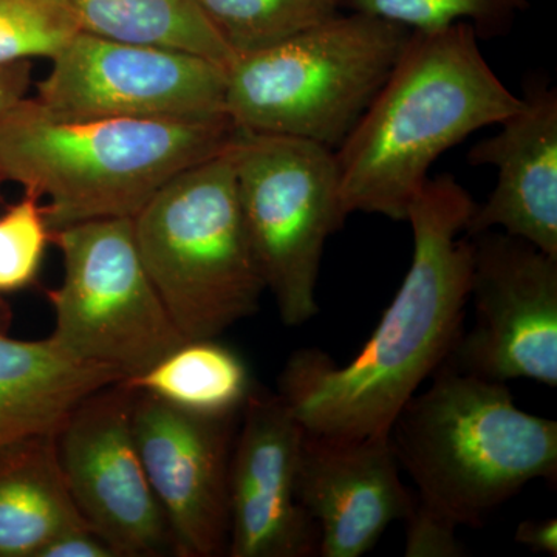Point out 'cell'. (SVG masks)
I'll return each mask as SVG.
<instances>
[{
  "label": "cell",
  "instance_id": "cell-1",
  "mask_svg": "<svg viewBox=\"0 0 557 557\" xmlns=\"http://www.w3.org/2000/svg\"><path fill=\"white\" fill-rule=\"evenodd\" d=\"M475 201L450 175L429 178L410 205L412 260L375 332L346 366L324 351L289 355L278 397L302 429L330 437L388 435L399 410L449 357L463 324Z\"/></svg>",
  "mask_w": 557,
  "mask_h": 557
},
{
  "label": "cell",
  "instance_id": "cell-2",
  "mask_svg": "<svg viewBox=\"0 0 557 557\" xmlns=\"http://www.w3.org/2000/svg\"><path fill=\"white\" fill-rule=\"evenodd\" d=\"M467 22L410 32L354 129L335 150L341 207L406 220L429 171L474 132L522 108L487 64Z\"/></svg>",
  "mask_w": 557,
  "mask_h": 557
},
{
  "label": "cell",
  "instance_id": "cell-3",
  "mask_svg": "<svg viewBox=\"0 0 557 557\" xmlns=\"http://www.w3.org/2000/svg\"><path fill=\"white\" fill-rule=\"evenodd\" d=\"M230 116L207 121L65 120L27 98L0 120V172L46 200L50 233L134 219L180 172L236 138Z\"/></svg>",
  "mask_w": 557,
  "mask_h": 557
},
{
  "label": "cell",
  "instance_id": "cell-4",
  "mask_svg": "<svg viewBox=\"0 0 557 557\" xmlns=\"http://www.w3.org/2000/svg\"><path fill=\"white\" fill-rule=\"evenodd\" d=\"M399 468L424 507L478 528L536 479L557 474V423L516 406L507 383L445 359L388 431Z\"/></svg>",
  "mask_w": 557,
  "mask_h": 557
},
{
  "label": "cell",
  "instance_id": "cell-5",
  "mask_svg": "<svg viewBox=\"0 0 557 557\" xmlns=\"http://www.w3.org/2000/svg\"><path fill=\"white\" fill-rule=\"evenodd\" d=\"M410 30L339 11L307 30L239 54L226 67V113L248 134L336 150L369 108Z\"/></svg>",
  "mask_w": 557,
  "mask_h": 557
},
{
  "label": "cell",
  "instance_id": "cell-6",
  "mask_svg": "<svg viewBox=\"0 0 557 557\" xmlns=\"http://www.w3.org/2000/svg\"><path fill=\"white\" fill-rule=\"evenodd\" d=\"M134 231L186 341L219 338L258 313L267 288L242 215L233 143L168 182L135 215Z\"/></svg>",
  "mask_w": 557,
  "mask_h": 557
},
{
  "label": "cell",
  "instance_id": "cell-7",
  "mask_svg": "<svg viewBox=\"0 0 557 557\" xmlns=\"http://www.w3.org/2000/svg\"><path fill=\"white\" fill-rule=\"evenodd\" d=\"M245 228L278 318L318 317L325 242L346 222L335 150L307 139L237 132L233 141Z\"/></svg>",
  "mask_w": 557,
  "mask_h": 557
},
{
  "label": "cell",
  "instance_id": "cell-8",
  "mask_svg": "<svg viewBox=\"0 0 557 557\" xmlns=\"http://www.w3.org/2000/svg\"><path fill=\"white\" fill-rule=\"evenodd\" d=\"M62 281L49 289L51 338L72 357L135 379L185 343L150 281L134 219H100L50 233Z\"/></svg>",
  "mask_w": 557,
  "mask_h": 557
},
{
  "label": "cell",
  "instance_id": "cell-9",
  "mask_svg": "<svg viewBox=\"0 0 557 557\" xmlns=\"http://www.w3.org/2000/svg\"><path fill=\"white\" fill-rule=\"evenodd\" d=\"M35 100L65 120L228 116L226 67L197 54L81 32L51 58Z\"/></svg>",
  "mask_w": 557,
  "mask_h": 557
},
{
  "label": "cell",
  "instance_id": "cell-10",
  "mask_svg": "<svg viewBox=\"0 0 557 557\" xmlns=\"http://www.w3.org/2000/svg\"><path fill=\"white\" fill-rule=\"evenodd\" d=\"M475 324L448 361L482 379L557 387V258L502 231L468 236Z\"/></svg>",
  "mask_w": 557,
  "mask_h": 557
},
{
  "label": "cell",
  "instance_id": "cell-11",
  "mask_svg": "<svg viewBox=\"0 0 557 557\" xmlns=\"http://www.w3.org/2000/svg\"><path fill=\"white\" fill-rule=\"evenodd\" d=\"M135 398L119 381L84 399L57 434L58 458L81 516L119 557L175 555L135 442Z\"/></svg>",
  "mask_w": 557,
  "mask_h": 557
},
{
  "label": "cell",
  "instance_id": "cell-12",
  "mask_svg": "<svg viewBox=\"0 0 557 557\" xmlns=\"http://www.w3.org/2000/svg\"><path fill=\"white\" fill-rule=\"evenodd\" d=\"M234 418L193 416L137 391L135 442L180 557L228 552Z\"/></svg>",
  "mask_w": 557,
  "mask_h": 557
},
{
  "label": "cell",
  "instance_id": "cell-13",
  "mask_svg": "<svg viewBox=\"0 0 557 557\" xmlns=\"http://www.w3.org/2000/svg\"><path fill=\"white\" fill-rule=\"evenodd\" d=\"M240 420L231 454L226 555L318 556L317 523L296 494L302 426L277 392L258 386Z\"/></svg>",
  "mask_w": 557,
  "mask_h": 557
},
{
  "label": "cell",
  "instance_id": "cell-14",
  "mask_svg": "<svg viewBox=\"0 0 557 557\" xmlns=\"http://www.w3.org/2000/svg\"><path fill=\"white\" fill-rule=\"evenodd\" d=\"M399 471L388 435L330 437L304 429L296 494L317 523L318 556L366 555L392 522L408 518L416 498Z\"/></svg>",
  "mask_w": 557,
  "mask_h": 557
},
{
  "label": "cell",
  "instance_id": "cell-15",
  "mask_svg": "<svg viewBox=\"0 0 557 557\" xmlns=\"http://www.w3.org/2000/svg\"><path fill=\"white\" fill-rule=\"evenodd\" d=\"M522 101L500 131L469 150V163L493 166L497 182L465 233L498 228L557 258V91L536 83Z\"/></svg>",
  "mask_w": 557,
  "mask_h": 557
},
{
  "label": "cell",
  "instance_id": "cell-16",
  "mask_svg": "<svg viewBox=\"0 0 557 557\" xmlns=\"http://www.w3.org/2000/svg\"><path fill=\"white\" fill-rule=\"evenodd\" d=\"M11 310L0 296V449L57 435L84 399L123 381L115 370L72 357L51 336L11 338Z\"/></svg>",
  "mask_w": 557,
  "mask_h": 557
},
{
  "label": "cell",
  "instance_id": "cell-17",
  "mask_svg": "<svg viewBox=\"0 0 557 557\" xmlns=\"http://www.w3.org/2000/svg\"><path fill=\"white\" fill-rule=\"evenodd\" d=\"M84 527L89 523L70 494L57 435L0 449V557H38L54 537Z\"/></svg>",
  "mask_w": 557,
  "mask_h": 557
},
{
  "label": "cell",
  "instance_id": "cell-18",
  "mask_svg": "<svg viewBox=\"0 0 557 557\" xmlns=\"http://www.w3.org/2000/svg\"><path fill=\"white\" fill-rule=\"evenodd\" d=\"M127 386L205 418L240 417L252 383L247 362L218 338L185 341Z\"/></svg>",
  "mask_w": 557,
  "mask_h": 557
},
{
  "label": "cell",
  "instance_id": "cell-19",
  "mask_svg": "<svg viewBox=\"0 0 557 557\" xmlns=\"http://www.w3.org/2000/svg\"><path fill=\"white\" fill-rule=\"evenodd\" d=\"M81 32L119 42L197 54L228 67L233 51L196 0H70Z\"/></svg>",
  "mask_w": 557,
  "mask_h": 557
},
{
  "label": "cell",
  "instance_id": "cell-20",
  "mask_svg": "<svg viewBox=\"0 0 557 557\" xmlns=\"http://www.w3.org/2000/svg\"><path fill=\"white\" fill-rule=\"evenodd\" d=\"M196 3L234 58L273 46L343 11L341 0H196Z\"/></svg>",
  "mask_w": 557,
  "mask_h": 557
},
{
  "label": "cell",
  "instance_id": "cell-21",
  "mask_svg": "<svg viewBox=\"0 0 557 557\" xmlns=\"http://www.w3.org/2000/svg\"><path fill=\"white\" fill-rule=\"evenodd\" d=\"M527 7L528 0H341L343 11L379 17L410 32L467 22L479 38L505 35Z\"/></svg>",
  "mask_w": 557,
  "mask_h": 557
},
{
  "label": "cell",
  "instance_id": "cell-22",
  "mask_svg": "<svg viewBox=\"0 0 557 557\" xmlns=\"http://www.w3.org/2000/svg\"><path fill=\"white\" fill-rule=\"evenodd\" d=\"M78 33L70 0H0V62L51 60Z\"/></svg>",
  "mask_w": 557,
  "mask_h": 557
},
{
  "label": "cell",
  "instance_id": "cell-23",
  "mask_svg": "<svg viewBox=\"0 0 557 557\" xmlns=\"http://www.w3.org/2000/svg\"><path fill=\"white\" fill-rule=\"evenodd\" d=\"M49 244L42 203L24 194L0 215V296L35 284Z\"/></svg>",
  "mask_w": 557,
  "mask_h": 557
},
{
  "label": "cell",
  "instance_id": "cell-24",
  "mask_svg": "<svg viewBox=\"0 0 557 557\" xmlns=\"http://www.w3.org/2000/svg\"><path fill=\"white\" fill-rule=\"evenodd\" d=\"M406 520V557H460L463 545L458 542L456 523L438 512L413 502Z\"/></svg>",
  "mask_w": 557,
  "mask_h": 557
},
{
  "label": "cell",
  "instance_id": "cell-25",
  "mask_svg": "<svg viewBox=\"0 0 557 557\" xmlns=\"http://www.w3.org/2000/svg\"><path fill=\"white\" fill-rule=\"evenodd\" d=\"M38 557H119L104 539L89 527L65 531L50 541Z\"/></svg>",
  "mask_w": 557,
  "mask_h": 557
},
{
  "label": "cell",
  "instance_id": "cell-26",
  "mask_svg": "<svg viewBox=\"0 0 557 557\" xmlns=\"http://www.w3.org/2000/svg\"><path fill=\"white\" fill-rule=\"evenodd\" d=\"M32 84V61L0 62V120L27 100Z\"/></svg>",
  "mask_w": 557,
  "mask_h": 557
},
{
  "label": "cell",
  "instance_id": "cell-27",
  "mask_svg": "<svg viewBox=\"0 0 557 557\" xmlns=\"http://www.w3.org/2000/svg\"><path fill=\"white\" fill-rule=\"evenodd\" d=\"M515 541L533 549V552L547 553V555L556 557L557 520H525L518 527Z\"/></svg>",
  "mask_w": 557,
  "mask_h": 557
},
{
  "label": "cell",
  "instance_id": "cell-28",
  "mask_svg": "<svg viewBox=\"0 0 557 557\" xmlns=\"http://www.w3.org/2000/svg\"><path fill=\"white\" fill-rule=\"evenodd\" d=\"M5 183V178H3L2 172H0V203H2L3 197H2V185Z\"/></svg>",
  "mask_w": 557,
  "mask_h": 557
}]
</instances>
